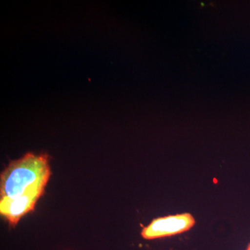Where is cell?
<instances>
[{"mask_svg":"<svg viewBox=\"0 0 250 250\" xmlns=\"http://www.w3.org/2000/svg\"><path fill=\"white\" fill-rule=\"evenodd\" d=\"M51 175L47 154L27 153L13 161L1 174V198H14L38 182H48Z\"/></svg>","mask_w":250,"mask_h":250,"instance_id":"1","label":"cell"},{"mask_svg":"<svg viewBox=\"0 0 250 250\" xmlns=\"http://www.w3.org/2000/svg\"><path fill=\"white\" fill-rule=\"evenodd\" d=\"M47 182H38L14 198H1L0 213L11 226H16L24 215L34 210L36 202L43 194Z\"/></svg>","mask_w":250,"mask_h":250,"instance_id":"2","label":"cell"},{"mask_svg":"<svg viewBox=\"0 0 250 250\" xmlns=\"http://www.w3.org/2000/svg\"><path fill=\"white\" fill-rule=\"evenodd\" d=\"M195 224V218L190 213L167 215L154 219L143 229L141 236L146 240L172 236L189 231Z\"/></svg>","mask_w":250,"mask_h":250,"instance_id":"3","label":"cell"},{"mask_svg":"<svg viewBox=\"0 0 250 250\" xmlns=\"http://www.w3.org/2000/svg\"><path fill=\"white\" fill-rule=\"evenodd\" d=\"M246 250H250V243L249 244V246H248V248H247Z\"/></svg>","mask_w":250,"mask_h":250,"instance_id":"4","label":"cell"}]
</instances>
